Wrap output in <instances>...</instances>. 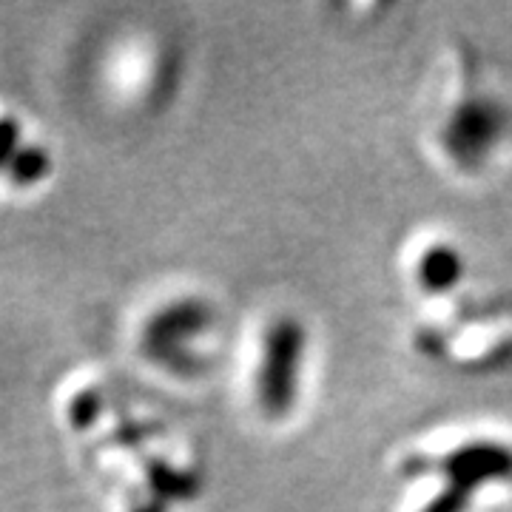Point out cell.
<instances>
[{
  "label": "cell",
  "mask_w": 512,
  "mask_h": 512,
  "mask_svg": "<svg viewBox=\"0 0 512 512\" xmlns=\"http://www.w3.org/2000/svg\"><path fill=\"white\" fill-rule=\"evenodd\" d=\"M72 430L103 421L106 439L94 444L103 450L106 473H120L117 510L120 512H180L191 507L202 490V464L197 453L163 419H137L126 407V430L120 416H111L109 384H86L66 402Z\"/></svg>",
  "instance_id": "1"
},
{
  "label": "cell",
  "mask_w": 512,
  "mask_h": 512,
  "mask_svg": "<svg viewBox=\"0 0 512 512\" xmlns=\"http://www.w3.org/2000/svg\"><path fill=\"white\" fill-rule=\"evenodd\" d=\"M399 512H478L484 498L512 487V433L444 427L396 458Z\"/></svg>",
  "instance_id": "2"
},
{
  "label": "cell",
  "mask_w": 512,
  "mask_h": 512,
  "mask_svg": "<svg viewBox=\"0 0 512 512\" xmlns=\"http://www.w3.org/2000/svg\"><path fill=\"white\" fill-rule=\"evenodd\" d=\"M424 137L444 171L461 180L484 177L512 143L510 103L484 83L470 52L441 72Z\"/></svg>",
  "instance_id": "3"
},
{
  "label": "cell",
  "mask_w": 512,
  "mask_h": 512,
  "mask_svg": "<svg viewBox=\"0 0 512 512\" xmlns=\"http://www.w3.org/2000/svg\"><path fill=\"white\" fill-rule=\"evenodd\" d=\"M410 342L427 362L461 373H493L512 365V299L456 293L424 302Z\"/></svg>",
  "instance_id": "4"
},
{
  "label": "cell",
  "mask_w": 512,
  "mask_h": 512,
  "mask_svg": "<svg viewBox=\"0 0 512 512\" xmlns=\"http://www.w3.org/2000/svg\"><path fill=\"white\" fill-rule=\"evenodd\" d=\"M137 356L174 382H197L214 370L222 348V313L205 293H168L134 328Z\"/></svg>",
  "instance_id": "5"
},
{
  "label": "cell",
  "mask_w": 512,
  "mask_h": 512,
  "mask_svg": "<svg viewBox=\"0 0 512 512\" xmlns=\"http://www.w3.org/2000/svg\"><path fill=\"white\" fill-rule=\"evenodd\" d=\"M311 365V333L296 313L276 311L248 333L242 384L248 404L268 424H282L305 396Z\"/></svg>",
  "instance_id": "6"
},
{
  "label": "cell",
  "mask_w": 512,
  "mask_h": 512,
  "mask_svg": "<svg viewBox=\"0 0 512 512\" xmlns=\"http://www.w3.org/2000/svg\"><path fill=\"white\" fill-rule=\"evenodd\" d=\"M399 271L404 285L416 293L419 302H441L461 293V285L470 271V259L447 231L421 228L419 234L404 242Z\"/></svg>",
  "instance_id": "7"
}]
</instances>
